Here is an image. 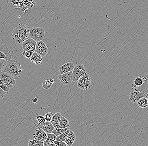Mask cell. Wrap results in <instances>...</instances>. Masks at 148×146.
Masks as SVG:
<instances>
[{
  "label": "cell",
  "instance_id": "cell-1",
  "mask_svg": "<svg viewBox=\"0 0 148 146\" xmlns=\"http://www.w3.org/2000/svg\"><path fill=\"white\" fill-rule=\"evenodd\" d=\"M29 30L30 28L27 25L19 23L13 30L12 39L16 44H23L29 37Z\"/></svg>",
  "mask_w": 148,
  "mask_h": 146
},
{
  "label": "cell",
  "instance_id": "cell-2",
  "mask_svg": "<svg viewBox=\"0 0 148 146\" xmlns=\"http://www.w3.org/2000/svg\"><path fill=\"white\" fill-rule=\"evenodd\" d=\"M3 72L9 73L16 80L22 75L23 69L20 63L14 60H10L8 61Z\"/></svg>",
  "mask_w": 148,
  "mask_h": 146
},
{
  "label": "cell",
  "instance_id": "cell-3",
  "mask_svg": "<svg viewBox=\"0 0 148 146\" xmlns=\"http://www.w3.org/2000/svg\"><path fill=\"white\" fill-rule=\"evenodd\" d=\"M44 29L39 27H33L30 29L29 36L36 42L42 41L45 37Z\"/></svg>",
  "mask_w": 148,
  "mask_h": 146
},
{
  "label": "cell",
  "instance_id": "cell-4",
  "mask_svg": "<svg viewBox=\"0 0 148 146\" xmlns=\"http://www.w3.org/2000/svg\"><path fill=\"white\" fill-rule=\"evenodd\" d=\"M86 69L83 65H77L75 66L72 72L73 81L76 82L80 78L86 74Z\"/></svg>",
  "mask_w": 148,
  "mask_h": 146
},
{
  "label": "cell",
  "instance_id": "cell-5",
  "mask_svg": "<svg viewBox=\"0 0 148 146\" xmlns=\"http://www.w3.org/2000/svg\"><path fill=\"white\" fill-rule=\"evenodd\" d=\"M0 80L9 88H12L15 85L16 82L15 79L9 73L5 72H2L0 75Z\"/></svg>",
  "mask_w": 148,
  "mask_h": 146
},
{
  "label": "cell",
  "instance_id": "cell-6",
  "mask_svg": "<svg viewBox=\"0 0 148 146\" xmlns=\"http://www.w3.org/2000/svg\"><path fill=\"white\" fill-rule=\"evenodd\" d=\"M91 78L86 74L79 80L77 86L79 88L84 91H87L90 88Z\"/></svg>",
  "mask_w": 148,
  "mask_h": 146
},
{
  "label": "cell",
  "instance_id": "cell-7",
  "mask_svg": "<svg viewBox=\"0 0 148 146\" xmlns=\"http://www.w3.org/2000/svg\"><path fill=\"white\" fill-rule=\"evenodd\" d=\"M146 96L145 91L143 90H138L136 88L130 93L129 95V100L133 103H136L142 98Z\"/></svg>",
  "mask_w": 148,
  "mask_h": 146
},
{
  "label": "cell",
  "instance_id": "cell-8",
  "mask_svg": "<svg viewBox=\"0 0 148 146\" xmlns=\"http://www.w3.org/2000/svg\"><path fill=\"white\" fill-rule=\"evenodd\" d=\"M30 120L34 125L38 128H41L45 124L46 120L44 116L37 114H32Z\"/></svg>",
  "mask_w": 148,
  "mask_h": 146
},
{
  "label": "cell",
  "instance_id": "cell-9",
  "mask_svg": "<svg viewBox=\"0 0 148 146\" xmlns=\"http://www.w3.org/2000/svg\"><path fill=\"white\" fill-rule=\"evenodd\" d=\"M49 52V49L46 44L42 41L37 42L35 52L40 55L42 57L46 56Z\"/></svg>",
  "mask_w": 148,
  "mask_h": 146
},
{
  "label": "cell",
  "instance_id": "cell-10",
  "mask_svg": "<svg viewBox=\"0 0 148 146\" xmlns=\"http://www.w3.org/2000/svg\"><path fill=\"white\" fill-rule=\"evenodd\" d=\"M37 42L31 38H29L22 44V48L24 51H30L35 52Z\"/></svg>",
  "mask_w": 148,
  "mask_h": 146
},
{
  "label": "cell",
  "instance_id": "cell-11",
  "mask_svg": "<svg viewBox=\"0 0 148 146\" xmlns=\"http://www.w3.org/2000/svg\"><path fill=\"white\" fill-rule=\"evenodd\" d=\"M72 72L73 71L58 75V79L60 80L62 84L69 85L72 83L73 81Z\"/></svg>",
  "mask_w": 148,
  "mask_h": 146
},
{
  "label": "cell",
  "instance_id": "cell-12",
  "mask_svg": "<svg viewBox=\"0 0 148 146\" xmlns=\"http://www.w3.org/2000/svg\"><path fill=\"white\" fill-rule=\"evenodd\" d=\"M12 56L9 48L5 45L0 44V58L9 61L11 59Z\"/></svg>",
  "mask_w": 148,
  "mask_h": 146
},
{
  "label": "cell",
  "instance_id": "cell-13",
  "mask_svg": "<svg viewBox=\"0 0 148 146\" xmlns=\"http://www.w3.org/2000/svg\"><path fill=\"white\" fill-rule=\"evenodd\" d=\"M34 139L39 140L44 142L47 138V133L45 132L41 128H38L36 131L35 134H33Z\"/></svg>",
  "mask_w": 148,
  "mask_h": 146
},
{
  "label": "cell",
  "instance_id": "cell-14",
  "mask_svg": "<svg viewBox=\"0 0 148 146\" xmlns=\"http://www.w3.org/2000/svg\"><path fill=\"white\" fill-rule=\"evenodd\" d=\"M75 66L73 62H68L64 64L59 68L60 74H64V73L73 71Z\"/></svg>",
  "mask_w": 148,
  "mask_h": 146
},
{
  "label": "cell",
  "instance_id": "cell-15",
  "mask_svg": "<svg viewBox=\"0 0 148 146\" xmlns=\"http://www.w3.org/2000/svg\"><path fill=\"white\" fill-rule=\"evenodd\" d=\"M147 81V78L142 76V77H137L135 78L134 80V84H132V87L134 88H136L137 87H140L145 82Z\"/></svg>",
  "mask_w": 148,
  "mask_h": 146
},
{
  "label": "cell",
  "instance_id": "cell-16",
  "mask_svg": "<svg viewBox=\"0 0 148 146\" xmlns=\"http://www.w3.org/2000/svg\"><path fill=\"white\" fill-rule=\"evenodd\" d=\"M76 138L75 134L72 131H70L68 134L65 142L68 146H72Z\"/></svg>",
  "mask_w": 148,
  "mask_h": 146
},
{
  "label": "cell",
  "instance_id": "cell-17",
  "mask_svg": "<svg viewBox=\"0 0 148 146\" xmlns=\"http://www.w3.org/2000/svg\"><path fill=\"white\" fill-rule=\"evenodd\" d=\"M68 127H70L69 121L66 118L62 116L56 128H65Z\"/></svg>",
  "mask_w": 148,
  "mask_h": 146
},
{
  "label": "cell",
  "instance_id": "cell-18",
  "mask_svg": "<svg viewBox=\"0 0 148 146\" xmlns=\"http://www.w3.org/2000/svg\"><path fill=\"white\" fill-rule=\"evenodd\" d=\"M55 127L53 125L51 122L46 121L43 127L41 128L47 134L52 133Z\"/></svg>",
  "mask_w": 148,
  "mask_h": 146
},
{
  "label": "cell",
  "instance_id": "cell-19",
  "mask_svg": "<svg viewBox=\"0 0 148 146\" xmlns=\"http://www.w3.org/2000/svg\"><path fill=\"white\" fill-rule=\"evenodd\" d=\"M30 60L32 63H34L36 65L41 64L42 61V57L36 52L33 53Z\"/></svg>",
  "mask_w": 148,
  "mask_h": 146
},
{
  "label": "cell",
  "instance_id": "cell-20",
  "mask_svg": "<svg viewBox=\"0 0 148 146\" xmlns=\"http://www.w3.org/2000/svg\"><path fill=\"white\" fill-rule=\"evenodd\" d=\"M62 116L61 113L59 112H57L53 115L52 119L51 122L55 128H56V127H57Z\"/></svg>",
  "mask_w": 148,
  "mask_h": 146
},
{
  "label": "cell",
  "instance_id": "cell-21",
  "mask_svg": "<svg viewBox=\"0 0 148 146\" xmlns=\"http://www.w3.org/2000/svg\"><path fill=\"white\" fill-rule=\"evenodd\" d=\"M47 139L46 141H44V142L49 143V144H53V143H54V142L56 140L57 136L53 133L47 134Z\"/></svg>",
  "mask_w": 148,
  "mask_h": 146
},
{
  "label": "cell",
  "instance_id": "cell-22",
  "mask_svg": "<svg viewBox=\"0 0 148 146\" xmlns=\"http://www.w3.org/2000/svg\"><path fill=\"white\" fill-rule=\"evenodd\" d=\"M138 105L141 108H145L148 106L147 98L145 97L142 98L138 101Z\"/></svg>",
  "mask_w": 148,
  "mask_h": 146
},
{
  "label": "cell",
  "instance_id": "cell-23",
  "mask_svg": "<svg viewBox=\"0 0 148 146\" xmlns=\"http://www.w3.org/2000/svg\"><path fill=\"white\" fill-rule=\"evenodd\" d=\"M68 130H70V127H68V128H55L52 133L54 134L56 136H58L61 134L65 132Z\"/></svg>",
  "mask_w": 148,
  "mask_h": 146
},
{
  "label": "cell",
  "instance_id": "cell-24",
  "mask_svg": "<svg viewBox=\"0 0 148 146\" xmlns=\"http://www.w3.org/2000/svg\"><path fill=\"white\" fill-rule=\"evenodd\" d=\"M28 145L29 146H43L44 142L36 139H30L28 142Z\"/></svg>",
  "mask_w": 148,
  "mask_h": 146
},
{
  "label": "cell",
  "instance_id": "cell-25",
  "mask_svg": "<svg viewBox=\"0 0 148 146\" xmlns=\"http://www.w3.org/2000/svg\"><path fill=\"white\" fill-rule=\"evenodd\" d=\"M70 131V130H67L65 132L63 133V134H61L60 135L57 136L56 141H62V142H64Z\"/></svg>",
  "mask_w": 148,
  "mask_h": 146
},
{
  "label": "cell",
  "instance_id": "cell-26",
  "mask_svg": "<svg viewBox=\"0 0 148 146\" xmlns=\"http://www.w3.org/2000/svg\"><path fill=\"white\" fill-rule=\"evenodd\" d=\"M7 62H8L7 60L0 58V73L3 72L7 64Z\"/></svg>",
  "mask_w": 148,
  "mask_h": 146
},
{
  "label": "cell",
  "instance_id": "cell-27",
  "mask_svg": "<svg viewBox=\"0 0 148 146\" xmlns=\"http://www.w3.org/2000/svg\"><path fill=\"white\" fill-rule=\"evenodd\" d=\"M52 84L50 82L49 80H46L44 81L42 84V86L43 88L45 90L49 89L51 87Z\"/></svg>",
  "mask_w": 148,
  "mask_h": 146
},
{
  "label": "cell",
  "instance_id": "cell-28",
  "mask_svg": "<svg viewBox=\"0 0 148 146\" xmlns=\"http://www.w3.org/2000/svg\"><path fill=\"white\" fill-rule=\"evenodd\" d=\"M0 88L2 89L5 93H8L10 91V88L8 86H6L5 84L0 80Z\"/></svg>",
  "mask_w": 148,
  "mask_h": 146
},
{
  "label": "cell",
  "instance_id": "cell-29",
  "mask_svg": "<svg viewBox=\"0 0 148 146\" xmlns=\"http://www.w3.org/2000/svg\"><path fill=\"white\" fill-rule=\"evenodd\" d=\"M34 53V52H32V51H24V52L21 54V55H23L26 58H28V59H30Z\"/></svg>",
  "mask_w": 148,
  "mask_h": 146
},
{
  "label": "cell",
  "instance_id": "cell-30",
  "mask_svg": "<svg viewBox=\"0 0 148 146\" xmlns=\"http://www.w3.org/2000/svg\"><path fill=\"white\" fill-rule=\"evenodd\" d=\"M53 114L51 112H48L44 115V118L46 121L51 122L53 117Z\"/></svg>",
  "mask_w": 148,
  "mask_h": 146
},
{
  "label": "cell",
  "instance_id": "cell-31",
  "mask_svg": "<svg viewBox=\"0 0 148 146\" xmlns=\"http://www.w3.org/2000/svg\"><path fill=\"white\" fill-rule=\"evenodd\" d=\"M54 143L56 145L58 146H67V145L65 142L62 141H57L56 140Z\"/></svg>",
  "mask_w": 148,
  "mask_h": 146
},
{
  "label": "cell",
  "instance_id": "cell-32",
  "mask_svg": "<svg viewBox=\"0 0 148 146\" xmlns=\"http://www.w3.org/2000/svg\"><path fill=\"white\" fill-rule=\"evenodd\" d=\"M6 93L2 89L0 88V98H3L4 95L6 94Z\"/></svg>",
  "mask_w": 148,
  "mask_h": 146
},
{
  "label": "cell",
  "instance_id": "cell-33",
  "mask_svg": "<svg viewBox=\"0 0 148 146\" xmlns=\"http://www.w3.org/2000/svg\"><path fill=\"white\" fill-rule=\"evenodd\" d=\"M43 146H56V145L54 143H53V144H49V143L44 142Z\"/></svg>",
  "mask_w": 148,
  "mask_h": 146
},
{
  "label": "cell",
  "instance_id": "cell-34",
  "mask_svg": "<svg viewBox=\"0 0 148 146\" xmlns=\"http://www.w3.org/2000/svg\"><path fill=\"white\" fill-rule=\"evenodd\" d=\"M50 82H51V84H53L54 83V80L53 79H51L49 80Z\"/></svg>",
  "mask_w": 148,
  "mask_h": 146
},
{
  "label": "cell",
  "instance_id": "cell-35",
  "mask_svg": "<svg viewBox=\"0 0 148 146\" xmlns=\"http://www.w3.org/2000/svg\"><path fill=\"white\" fill-rule=\"evenodd\" d=\"M146 97H148V93H147V94L146 95Z\"/></svg>",
  "mask_w": 148,
  "mask_h": 146
},
{
  "label": "cell",
  "instance_id": "cell-36",
  "mask_svg": "<svg viewBox=\"0 0 148 146\" xmlns=\"http://www.w3.org/2000/svg\"><path fill=\"white\" fill-rule=\"evenodd\" d=\"M147 100H148V98H147Z\"/></svg>",
  "mask_w": 148,
  "mask_h": 146
},
{
  "label": "cell",
  "instance_id": "cell-37",
  "mask_svg": "<svg viewBox=\"0 0 148 146\" xmlns=\"http://www.w3.org/2000/svg\"><path fill=\"white\" fill-rule=\"evenodd\" d=\"M0 75H1V73H0Z\"/></svg>",
  "mask_w": 148,
  "mask_h": 146
},
{
  "label": "cell",
  "instance_id": "cell-38",
  "mask_svg": "<svg viewBox=\"0 0 148 146\" xmlns=\"http://www.w3.org/2000/svg\"><path fill=\"white\" fill-rule=\"evenodd\" d=\"M56 146H57V145H56Z\"/></svg>",
  "mask_w": 148,
  "mask_h": 146
}]
</instances>
